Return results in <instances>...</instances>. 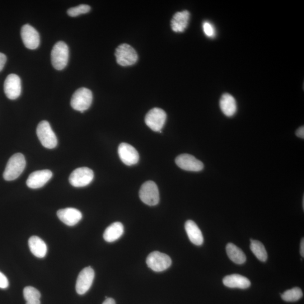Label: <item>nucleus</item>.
<instances>
[{
    "mask_svg": "<svg viewBox=\"0 0 304 304\" xmlns=\"http://www.w3.org/2000/svg\"><path fill=\"white\" fill-rule=\"evenodd\" d=\"M53 176L49 170L36 171L32 172L27 180V185L31 189H38L44 186Z\"/></svg>",
    "mask_w": 304,
    "mask_h": 304,
    "instance_id": "nucleus-15",
    "label": "nucleus"
},
{
    "mask_svg": "<svg viewBox=\"0 0 304 304\" xmlns=\"http://www.w3.org/2000/svg\"><path fill=\"white\" fill-rule=\"evenodd\" d=\"M166 112L158 108L149 111L145 118V123L154 132L161 133L166 121Z\"/></svg>",
    "mask_w": 304,
    "mask_h": 304,
    "instance_id": "nucleus-8",
    "label": "nucleus"
},
{
    "mask_svg": "<svg viewBox=\"0 0 304 304\" xmlns=\"http://www.w3.org/2000/svg\"><path fill=\"white\" fill-rule=\"evenodd\" d=\"M140 199L148 206H156L160 201V193L158 186L152 181H148L142 185L139 191Z\"/></svg>",
    "mask_w": 304,
    "mask_h": 304,
    "instance_id": "nucleus-6",
    "label": "nucleus"
},
{
    "mask_svg": "<svg viewBox=\"0 0 304 304\" xmlns=\"http://www.w3.org/2000/svg\"><path fill=\"white\" fill-rule=\"evenodd\" d=\"M302 290L299 287H294L287 290L282 294V298L285 301L295 302L302 297Z\"/></svg>",
    "mask_w": 304,
    "mask_h": 304,
    "instance_id": "nucleus-25",
    "label": "nucleus"
},
{
    "mask_svg": "<svg viewBox=\"0 0 304 304\" xmlns=\"http://www.w3.org/2000/svg\"><path fill=\"white\" fill-rule=\"evenodd\" d=\"M51 63L57 70L63 69L67 66L69 59V49L63 41H59L53 47L51 53Z\"/></svg>",
    "mask_w": 304,
    "mask_h": 304,
    "instance_id": "nucleus-2",
    "label": "nucleus"
},
{
    "mask_svg": "<svg viewBox=\"0 0 304 304\" xmlns=\"http://www.w3.org/2000/svg\"><path fill=\"white\" fill-rule=\"evenodd\" d=\"M93 172L88 167H80L74 170L70 175V184L74 187L79 188L90 184L93 180Z\"/></svg>",
    "mask_w": 304,
    "mask_h": 304,
    "instance_id": "nucleus-9",
    "label": "nucleus"
},
{
    "mask_svg": "<svg viewBox=\"0 0 304 304\" xmlns=\"http://www.w3.org/2000/svg\"><path fill=\"white\" fill-rule=\"evenodd\" d=\"M21 37L23 44L27 48L34 50L40 45V35L34 27L30 25L23 26L21 29Z\"/></svg>",
    "mask_w": 304,
    "mask_h": 304,
    "instance_id": "nucleus-14",
    "label": "nucleus"
},
{
    "mask_svg": "<svg viewBox=\"0 0 304 304\" xmlns=\"http://www.w3.org/2000/svg\"><path fill=\"white\" fill-rule=\"evenodd\" d=\"M189 17L190 13L188 11L176 13L171 22L172 30L175 32H184L188 25Z\"/></svg>",
    "mask_w": 304,
    "mask_h": 304,
    "instance_id": "nucleus-20",
    "label": "nucleus"
},
{
    "mask_svg": "<svg viewBox=\"0 0 304 304\" xmlns=\"http://www.w3.org/2000/svg\"><path fill=\"white\" fill-rule=\"evenodd\" d=\"M23 295L27 301L35 300H40L41 293L36 288L28 286L23 290Z\"/></svg>",
    "mask_w": 304,
    "mask_h": 304,
    "instance_id": "nucleus-26",
    "label": "nucleus"
},
{
    "mask_svg": "<svg viewBox=\"0 0 304 304\" xmlns=\"http://www.w3.org/2000/svg\"><path fill=\"white\" fill-rule=\"evenodd\" d=\"M94 277V271L90 266L84 268L79 273L77 279L76 289L77 293L81 295L86 293L91 287Z\"/></svg>",
    "mask_w": 304,
    "mask_h": 304,
    "instance_id": "nucleus-10",
    "label": "nucleus"
},
{
    "mask_svg": "<svg viewBox=\"0 0 304 304\" xmlns=\"http://www.w3.org/2000/svg\"><path fill=\"white\" fill-rule=\"evenodd\" d=\"M7 56L3 53H0V72L2 71L7 62Z\"/></svg>",
    "mask_w": 304,
    "mask_h": 304,
    "instance_id": "nucleus-30",
    "label": "nucleus"
},
{
    "mask_svg": "<svg viewBox=\"0 0 304 304\" xmlns=\"http://www.w3.org/2000/svg\"><path fill=\"white\" fill-rule=\"evenodd\" d=\"M115 56L117 62L123 67L130 66L137 63L138 55L137 51L127 44H123L116 49Z\"/></svg>",
    "mask_w": 304,
    "mask_h": 304,
    "instance_id": "nucleus-5",
    "label": "nucleus"
},
{
    "mask_svg": "<svg viewBox=\"0 0 304 304\" xmlns=\"http://www.w3.org/2000/svg\"><path fill=\"white\" fill-rule=\"evenodd\" d=\"M103 304H116L114 299L112 298H107Z\"/></svg>",
    "mask_w": 304,
    "mask_h": 304,
    "instance_id": "nucleus-32",
    "label": "nucleus"
},
{
    "mask_svg": "<svg viewBox=\"0 0 304 304\" xmlns=\"http://www.w3.org/2000/svg\"><path fill=\"white\" fill-rule=\"evenodd\" d=\"M302 207H303V209H304V197H303V199H302Z\"/></svg>",
    "mask_w": 304,
    "mask_h": 304,
    "instance_id": "nucleus-35",
    "label": "nucleus"
},
{
    "mask_svg": "<svg viewBox=\"0 0 304 304\" xmlns=\"http://www.w3.org/2000/svg\"><path fill=\"white\" fill-rule=\"evenodd\" d=\"M227 254L233 263L241 265L246 261V256L243 251L232 243H229L226 247Z\"/></svg>",
    "mask_w": 304,
    "mask_h": 304,
    "instance_id": "nucleus-23",
    "label": "nucleus"
},
{
    "mask_svg": "<svg viewBox=\"0 0 304 304\" xmlns=\"http://www.w3.org/2000/svg\"><path fill=\"white\" fill-rule=\"evenodd\" d=\"M124 227L123 224L120 222L112 224L108 227L104 233V238L107 242H114L123 235Z\"/></svg>",
    "mask_w": 304,
    "mask_h": 304,
    "instance_id": "nucleus-22",
    "label": "nucleus"
},
{
    "mask_svg": "<svg viewBox=\"0 0 304 304\" xmlns=\"http://www.w3.org/2000/svg\"><path fill=\"white\" fill-rule=\"evenodd\" d=\"M92 93L90 90L85 87L78 88L73 93L71 105L74 110L83 113L90 107L92 102Z\"/></svg>",
    "mask_w": 304,
    "mask_h": 304,
    "instance_id": "nucleus-3",
    "label": "nucleus"
},
{
    "mask_svg": "<svg viewBox=\"0 0 304 304\" xmlns=\"http://www.w3.org/2000/svg\"><path fill=\"white\" fill-rule=\"evenodd\" d=\"M118 152L121 160L126 165H134L139 162V154L137 149L130 144L126 143L120 144Z\"/></svg>",
    "mask_w": 304,
    "mask_h": 304,
    "instance_id": "nucleus-13",
    "label": "nucleus"
},
{
    "mask_svg": "<svg viewBox=\"0 0 304 304\" xmlns=\"http://www.w3.org/2000/svg\"><path fill=\"white\" fill-rule=\"evenodd\" d=\"M91 8L87 5L82 4L76 7L71 8L67 11L68 15L70 17H75L90 12Z\"/></svg>",
    "mask_w": 304,
    "mask_h": 304,
    "instance_id": "nucleus-27",
    "label": "nucleus"
},
{
    "mask_svg": "<svg viewBox=\"0 0 304 304\" xmlns=\"http://www.w3.org/2000/svg\"><path fill=\"white\" fill-rule=\"evenodd\" d=\"M30 249L37 258H43L46 255L48 247L45 242L39 237L32 236L29 241Z\"/></svg>",
    "mask_w": 304,
    "mask_h": 304,
    "instance_id": "nucleus-21",
    "label": "nucleus"
},
{
    "mask_svg": "<svg viewBox=\"0 0 304 304\" xmlns=\"http://www.w3.org/2000/svg\"><path fill=\"white\" fill-rule=\"evenodd\" d=\"M220 108L224 115L229 118L233 116L237 111V102L235 97L229 93H224L220 100Z\"/></svg>",
    "mask_w": 304,
    "mask_h": 304,
    "instance_id": "nucleus-18",
    "label": "nucleus"
},
{
    "mask_svg": "<svg viewBox=\"0 0 304 304\" xmlns=\"http://www.w3.org/2000/svg\"><path fill=\"white\" fill-rule=\"evenodd\" d=\"M175 163L181 169L188 171L198 172L204 168L202 162L188 154H182L177 156Z\"/></svg>",
    "mask_w": 304,
    "mask_h": 304,
    "instance_id": "nucleus-11",
    "label": "nucleus"
},
{
    "mask_svg": "<svg viewBox=\"0 0 304 304\" xmlns=\"http://www.w3.org/2000/svg\"><path fill=\"white\" fill-rule=\"evenodd\" d=\"M203 29L205 34L210 38H214L216 35V31H215L214 26L208 21L204 22Z\"/></svg>",
    "mask_w": 304,
    "mask_h": 304,
    "instance_id": "nucleus-28",
    "label": "nucleus"
},
{
    "mask_svg": "<svg viewBox=\"0 0 304 304\" xmlns=\"http://www.w3.org/2000/svg\"><path fill=\"white\" fill-rule=\"evenodd\" d=\"M26 162L25 157L22 153L14 154L7 163L3 176L7 181L15 180L20 176L24 171Z\"/></svg>",
    "mask_w": 304,
    "mask_h": 304,
    "instance_id": "nucleus-1",
    "label": "nucleus"
},
{
    "mask_svg": "<svg viewBox=\"0 0 304 304\" xmlns=\"http://www.w3.org/2000/svg\"><path fill=\"white\" fill-rule=\"evenodd\" d=\"M296 135L297 137L304 139V128L303 126H301L300 128H298L296 132Z\"/></svg>",
    "mask_w": 304,
    "mask_h": 304,
    "instance_id": "nucleus-31",
    "label": "nucleus"
},
{
    "mask_svg": "<svg viewBox=\"0 0 304 304\" xmlns=\"http://www.w3.org/2000/svg\"><path fill=\"white\" fill-rule=\"evenodd\" d=\"M146 263L148 267L154 272H161L170 268L172 261L169 256L154 251L148 256Z\"/></svg>",
    "mask_w": 304,
    "mask_h": 304,
    "instance_id": "nucleus-7",
    "label": "nucleus"
},
{
    "mask_svg": "<svg viewBox=\"0 0 304 304\" xmlns=\"http://www.w3.org/2000/svg\"><path fill=\"white\" fill-rule=\"evenodd\" d=\"M185 229L187 235L191 243L196 246H200L204 243V237L200 229L192 221H186L185 224Z\"/></svg>",
    "mask_w": 304,
    "mask_h": 304,
    "instance_id": "nucleus-19",
    "label": "nucleus"
},
{
    "mask_svg": "<svg viewBox=\"0 0 304 304\" xmlns=\"http://www.w3.org/2000/svg\"><path fill=\"white\" fill-rule=\"evenodd\" d=\"M223 282L226 286L232 288L246 289L251 286L249 279L237 274L226 276L223 278Z\"/></svg>",
    "mask_w": 304,
    "mask_h": 304,
    "instance_id": "nucleus-17",
    "label": "nucleus"
},
{
    "mask_svg": "<svg viewBox=\"0 0 304 304\" xmlns=\"http://www.w3.org/2000/svg\"><path fill=\"white\" fill-rule=\"evenodd\" d=\"M21 80L16 74H11L4 82V91L9 99L15 100L21 95Z\"/></svg>",
    "mask_w": 304,
    "mask_h": 304,
    "instance_id": "nucleus-12",
    "label": "nucleus"
},
{
    "mask_svg": "<svg viewBox=\"0 0 304 304\" xmlns=\"http://www.w3.org/2000/svg\"><path fill=\"white\" fill-rule=\"evenodd\" d=\"M250 249L257 258L262 262H265L268 259L267 252L261 242L251 240Z\"/></svg>",
    "mask_w": 304,
    "mask_h": 304,
    "instance_id": "nucleus-24",
    "label": "nucleus"
},
{
    "mask_svg": "<svg viewBox=\"0 0 304 304\" xmlns=\"http://www.w3.org/2000/svg\"><path fill=\"white\" fill-rule=\"evenodd\" d=\"M26 304H41V302L40 300H35L27 301Z\"/></svg>",
    "mask_w": 304,
    "mask_h": 304,
    "instance_id": "nucleus-34",
    "label": "nucleus"
},
{
    "mask_svg": "<svg viewBox=\"0 0 304 304\" xmlns=\"http://www.w3.org/2000/svg\"><path fill=\"white\" fill-rule=\"evenodd\" d=\"M9 280L3 273L0 272V288L6 289L9 286Z\"/></svg>",
    "mask_w": 304,
    "mask_h": 304,
    "instance_id": "nucleus-29",
    "label": "nucleus"
},
{
    "mask_svg": "<svg viewBox=\"0 0 304 304\" xmlns=\"http://www.w3.org/2000/svg\"><path fill=\"white\" fill-rule=\"evenodd\" d=\"M300 254H301V256L302 257V258H303V256H304V240H303V238H302L301 242Z\"/></svg>",
    "mask_w": 304,
    "mask_h": 304,
    "instance_id": "nucleus-33",
    "label": "nucleus"
},
{
    "mask_svg": "<svg viewBox=\"0 0 304 304\" xmlns=\"http://www.w3.org/2000/svg\"><path fill=\"white\" fill-rule=\"evenodd\" d=\"M36 133L40 142L45 148L53 149L57 147V138L51 129L49 122L41 121L37 126Z\"/></svg>",
    "mask_w": 304,
    "mask_h": 304,
    "instance_id": "nucleus-4",
    "label": "nucleus"
},
{
    "mask_svg": "<svg viewBox=\"0 0 304 304\" xmlns=\"http://www.w3.org/2000/svg\"><path fill=\"white\" fill-rule=\"evenodd\" d=\"M57 216L63 223L68 226H74L81 221L82 213L74 208H66L58 210Z\"/></svg>",
    "mask_w": 304,
    "mask_h": 304,
    "instance_id": "nucleus-16",
    "label": "nucleus"
}]
</instances>
